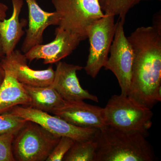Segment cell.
Instances as JSON below:
<instances>
[{
    "label": "cell",
    "mask_w": 161,
    "mask_h": 161,
    "mask_svg": "<svg viewBox=\"0 0 161 161\" xmlns=\"http://www.w3.org/2000/svg\"><path fill=\"white\" fill-rule=\"evenodd\" d=\"M136 132H127L106 125L99 130L95 161H153L154 150L146 139Z\"/></svg>",
    "instance_id": "1"
},
{
    "label": "cell",
    "mask_w": 161,
    "mask_h": 161,
    "mask_svg": "<svg viewBox=\"0 0 161 161\" xmlns=\"http://www.w3.org/2000/svg\"><path fill=\"white\" fill-rule=\"evenodd\" d=\"M103 108L106 125L125 132L149 135L153 112L127 95H113Z\"/></svg>",
    "instance_id": "2"
},
{
    "label": "cell",
    "mask_w": 161,
    "mask_h": 161,
    "mask_svg": "<svg viewBox=\"0 0 161 161\" xmlns=\"http://www.w3.org/2000/svg\"><path fill=\"white\" fill-rule=\"evenodd\" d=\"M59 17L58 26L75 34L81 41L87 38V32L94 22L102 18L99 0H52Z\"/></svg>",
    "instance_id": "3"
},
{
    "label": "cell",
    "mask_w": 161,
    "mask_h": 161,
    "mask_svg": "<svg viewBox=\"0 0 161 161\" xmlns=\"http://www.w3.org/2000/svg\"><path fill=\"white\" fill-rule=\"evenodd\" d=\"M60 137L40 125L27 121L15 135L13 151L15 161H46Z\"/></svg>",
    "instance_id": "4"
},
{
    "label": "cell",
    "mask_w": 161,
    "mask_h": 161,
    "mask_svg": "<svg viewBox=\"0 0 161 161\" xmlns=\"http://www.w3.org/2000/svg\"><path fill=\"white\" fill-rule=\"evenodd\" d=\"M114 17L105 14L88 31L89 54L84 69L87 75L92 78H96L108 58L116 27Z\"/></svg>",
    "instance_id": "5"
},
{
    "label": "cell",
    "mask_w": 161,
    "mask_h": 161,
    "mask_svg": "<svg viewBox=\"0 0 161 161\" xmlns=\"http://www.w3.org/2000/svg\"><path fill=\"white\" fill-rule=\"evenodd\" d=\"M14 115L40 125L53 135L66 136L75 141L95 140L99 130L76 126L57 115H52L30 106H17L9 112Z\"/></svg>",
    "instance_id": "6"
},
{
    "label": "cell",
    "mask_w": 161,
    "mask_h": 161,
    "mask_svg": "<svg viewBox=\"0 0 161 161\" xmlns=\"http://www.w3.org/2000/svg\"><path fill=\"white\" fill-rule=\"evenodd\" d=\"M125 21L119 19L108 57L104 67L112 71L118 80L121 94L128 96L131 86L133 53L125 35Z\"/></svg>",
    "instance_id": "7"
},
{
    "label": "cell",
    "mask_w": 161,
    "mask_h": 161,
    "mask_svg": "<svg viewBox=\"0 0 161 161\" xmlns=\"http://www.w3.org/2000/svg\"><path fill=\"white\" fill-rule=\"evenodd\" d=\"M81 41L77 35L58 26L53 41L35 45L24 54L30 62L42 59L44 64L57 63L70 55Z\"/></svg>",
    "instance_id": "8"
},
{
    "label": "cell",
    "mask_w": 161,
    "mask_h": 161,
    "mask_svg": "<svg viewBox=\"0 0 161 161\" xmlns=\"http://www.w3.org/2000/svg\"><path fill=\"white\" fill-rule=\"evenodd\" d=\"M83 67L65 62L59 61L55 70V76L52 84L60 97L66 102L84 101L86 99L98 103L96 95L90 94L80 86L77 72Z\"/></svg>",
    "instance_id": "9"
},
{
    "label": "cell",
    "mask_w": 161,
    "mask_h": 161,
    "mask_svg": "<svg viewBox=\"0 0 161 161\" xmlns=\"http://www.w3.org/2000/svg\"><path fill=\"white\" fill-rule=\"evenodd\" d=\"M67 122L85 128L100 130L105 126L103 108L83 101L66 102L52 113Z\"/></svg>",
    "instance_id": "10"
},
{
    "label": "cell",
    "mask_w": 161,
    "mask_h": 161,
    "mask_svg": "<svg viewBox=\"0 0 161 161\" xmlns=\"http://www.w3.org/2000/svg\"><path fill=\"white\" fill-rule=\"evenodd\" d=\"M4 64L14 72L18 80L22 84L29 86L43 87L53 84L55 70L53 66L43 70H35L27 65V60L24 54L15 49L9 56H4L1 59Z\"/></svg>",
    "instance_id": "11"
},
{
    "label": "cell",
    "mask_w": 161,
    "mask_h": 161,
    "mask_svg": "<svg viewBox=\"0 0 161 161\" xmlns=\"http://www.w3.org/2000/svg\"><path fill=\"white\" fill-rule=\"evenodd\" d=\"M28 9V27L23 41L21 52L25 54L33 47L43 42L44 31L51 25L58 26L59 17L56 11H44L37 0H25Z\"/></svg>",
    "instance_id": "12"
},
{
    "label": "cell",
    "mask_w": 161,
    "mask_h": 161,
    "mask_svg": "<svg viewBox=\"0 0 161 161\" xmlns=\"http://www.w3.org/2000/svg\"><path fill=\"white\" fill-rule=\"evenodd\" d=\"M1 64L5 77L0 86V115L9 112L17 106H30L31 100L23 85L9 67Z\"/></svg>",
    "instance_id": "13"
},
{
    "label": "cell",
    "mask_w": 161,
    "mask_h": 161,
    "mask_svg": "<svg viewBox=\"0 0 161 161\" xmlns=\"http://www.w3.org/2000/svg\"><path fill=\"white\" fill-rule=\"evenodd\" d=\"M13 13L11 17L0 22V40L5 56H9L15 49L22 36L25 34L23 28L28 21L26 19L19 20L23 8V0H11Z\"/></svg>",
    "instance_id": "14"
},
{
    "label": "cell",
    "mask_w": 161,
    "mask_h": 161,
    "mask_svg": "<svg viewBox=\"0 0 161 161\" xmlns=\"http://www.w3.org/2000/svg\"><path fill=\"white\" fill-rule=\"evenodd\" d=\"M23 85L30 97L31 102L30 106L32 108L52 113L65 103L52 85L43 87Z\"/></svg>",
    "instance_id": "15"
},
{
    "label": "cell",
    "mask_w": 161,
    "mask_h": 161,
    "mask_svg": "<svg viewBox=\"0 0 161 161\" xmlns=\"http://www.w3.org/2000/svg\"><path fill=\"white\" fill-rule=\"evenodd\" d=\"M97 143L95 140L75 141L64 157V161H95Z\"/></svg>",
    "instance_id": "16"
},
{
    "label": "cell",
    "mask_w": 161,
    "mask_h": 161,
    "mask_svg": "<svg viewBox=\"0 0 161 161\" xmlns=\"http://www.w3.org/2000/svg\"><path fill=\"white\" fill-rule=\"evenodd\" d=\"M139 3V0H104L101 6L105 14L118 15L119 19L125 21L129 10Z\"/></svg>",
    "instance_id": "17"
},
{
    "label": "cell",
    "mask_w": 161,
    "mask_h": 161,
    "mask_svg": "<svg viewBox=\"0 0 161 161\" xmlns=\"http://www.w3.org/2000/svg\"><path fill=\"white\" fill-rule=\"evenodd\" d=\"M27 121L11 112L0 115V135L7 133H17Z\"/></svg>",
    "instance_id": "18"
},
{
    "label": "cell",
    "mask_w": 161,
    "mask_h": 161,
    "mask_svg": "<svg viewBox=\"0 0 161 161\" xmlns=\"http://www.w3.org/2000/svg\"><path fill=\"white\" fill-rule=\"evenodd\" d=\"M75 141L69 137L62 136L48 156L47 161H61L69 151Z\"/></svg>",
    "instance_id": "19"
},
{
    "label": "cell",
    "mask_w": 161,
    "mask_h": 161,
    "mask_svg": "<svg viewBox=\"0 0 161 161\" xmlns=\"http://www.w3.org/2000/svg\"><path fill=\"white\" fill-rule=\"evenodd\" d=\"M16 134L7 133L0 135V161H14L13 142Z\"/></svg>",
    "instance_id": "20"
},
{
    "label": "cell",
    "mask_w": 161,
    "mask_h": 161,
    "mask_svg": "<svg viewBox=\"0 0 161 161\" xmlns=\"http://www.w3.org/2000/svg\"><path fill=\"white\" fill-rule=\"evenodd\" d=\"M9 8L6 4L0 2V22L3 21L4 19H6V13L8 11ZM4 55L3 53L2 43L0 40V59L3 58Z\"/></svg>",
    "instance_id": "21"
},
{
    "label": "cell",
    "mask_w": 161,
    "mask_h": 161,
    "mask_svg": "<svg viewBox=\"0 0 161 161\" xmlns=\"http://www.w3.org/2000/svg\"><path fill=\"white\" fill-rule=\"evenodd\" d=\"M4 77H5V71L1 64V59H0V86L4 80Z\"/></svg>",
    "instance_id": "22"
},
{
    "label": "cell",
    "mask_w": 161,
    "mask_h": 161,
    "mask_svg": "<svg viewBox=\"0 0 161 161\" xmlns=\"http://www.w3.org/2000/svg\"><path fill=\"white\" fill-rule=\"evenodd\" d=\"M160 1L161 0H139L140 2L141 1Z\"/></svg>",
    "instance_id": "23"
},
{
    "label": "cell",
    "mask_w": 161,
    "mask_h": 161,
    "mask_svg": "<svg viewBox=\"0 0 161 161\" xmlns=\"http://www.w3.org/2000/svg\"><path fill=\"white\" fill-rule=\"evenodd\" d=\"M99 3H100V5L102 4L103 3L104 0H99Z\"/></svg>",
    "instance_id": "24"
}]
</instances>
